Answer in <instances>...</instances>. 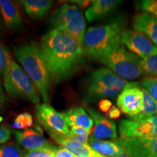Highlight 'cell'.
<instances>
[{"label": "cell", "mask_w": 157, "mask_h": 157, "mask_svg": "<svg viewBox=\"0 0 157 157\" xmlns=\"http://www.w3.org/2000/svg\"><path fill=\"white\" fill-rule=\"evenodd\" d=\"M0 157H25V152L14 143L0 144Z\"/></svg>", "instance_id": "obj_24"}, {"label": "cell", "mask_w": 157, "mask_h": 157, "mask_svg": "<svg viewBox=\"0 0 157 157\" xmlns=\"http://www.w3.org/2000/svg\"><path fill=\"white\" fill-rule=\"evenodd\" d=\"M54 157H76L75 155H74L72 153L68 151L64 148H59L57 147L56 154Z\"/></svg>", "instance_id": "obj_34"}, {"label": "cell", "mask_w": 157, "mask_h": 157, "mask_svg": "<svg viewBox=\"0 0 157 157\" xmlns=\"http://www.w3.org/2000/svg\"><path fill=\"white\" fill-rule=\"evenodd\" d=\"M41 50L52 79L61 82L73 74L83 62L84 47L62 31L51 30L43 36Z\"/></svg>", "instance_id": "obj_1"}, {"label": "cell", "mask_w": 157, "mask_h": 157, "mask_svg": "<svg viewBox=\"0 0 157 157\" xmlns=\"http://www.w3.org/2000/svg\"><path fill=\"white\" fill-rule=\"evenodd\" d=\"M121 113L120 109L113 105L109 111V112L106 113V117L109 119H116L120 117Z\"/></svg>", "instance_id": "obj_33"}, {"label": "cell", "mask_w": 157, "mask_h": 157, "mask_svg": "<svg viewBox=\"0 0 157 157\" xmlns=\"http://www.w3.org/2000/svg\"><path fill=\"white\" fill-rule=\"evenodd\" d=\"M121 138H153L157 137V115L142 120L123 119L119 122Z\"/></svg>", "instance_id": "obj_7"}, {"label": "cell", "mask_w": 157, "mask_h": 157, "mask_svg": "<svg viewBox=\"0 0 157 157\" xmlns=\"http://www.w3.org/2000/svg\"><path fill=\"white\" fill-rule=\"evenodd\" d=\"M63 115L69 127H81L92 132L94 122L90 116L82 108H73L63 113Z\"/></svg>", "instance_id": "obj_20"}, {"label": "cell", "mask_w": 157, "mask_h": 157, "mask_svg": "<svg viewBox=\"0 0 157 157\" xmlns=\"http://www.w3.org/2000/svg\"><path fill=\"white\" fill-rule=\"evenodd\" d=\"M1 30H2V15H1V12H0V33H1Z\"/></svg>", "instance_id": "obj_37"}, {"label": "cell", "mask_w": 157, "mask_h": 157, "mask_svg": "<svg viewBox=\"0 0 157 157\" xmlns=\"http://www.w3.org/2000/svg\"><path fill=\"white\" fill-rule=\"evenodd\" d=\"M99 60L123 79L134 80L143 74L140 59L122 44L103 55Z\"/></svg>", "instance_id": "obj_5"}, {"label": "cell", "mask_w": 157, "mask_h": 157, "mask_svg": "<svg viewBox=\"0 0 157 157\" xmlns=\"http://www.w3.org/2000/svg\"><path fill=\"white\" fill-rule=\"evenodd\" d=\"M117 140L125 150L127 157H157V137H120Z\"/></svg>", "instance_id": "obj_11"}, {"label": "cell", "mask_w": 157, "mask_h": 157, "mask_svg": "<svg viewBox=\"0 0 157 157\" xmlns=\"http://www.w3.org/2000/svg\"><path fill=\"white\" fill-rule=\"evenodd\" d=\"M125 31L126 21L122 16H118L106 24L90 27L84 37L85 55L99 60L103 55L121 44V36Z\"/></svg>", "instance_id": "obj_3"}, {"label": "cell", "mask_w": 157, "mask_h": 157, "mask_svg": "<svg viewBox=\"0 0 157 157\" xmlns=\"http://www.w3.org/2000/svg\"><path fill=\"white\" fill-rule=\"evenodd\" d=\"M0 12L5 26L10 31L23 27V21L16 5L10 0H0Z\"/></svg>", "instance_id": "obj_17"}, {"label": "cell", "mask_w": 157, "mask_h": 157, "mask_svg": "<svg viewBox=\"0 0 157 157\" xmlns=\"http://www.w3.org/2000/svg\"><path fill=\"white\" fill-rule=\"evenodd\" d=\"M52 30H58L75 39L84 47L86 34L85 19L78 7L66 3L54 12L50 18Z\"/></svg>", "instance_id": "obj_4"}, {"label": "cell", "mask_w": 157, "mask_h": 157, "mask_svg": "<svg viewBox=\"0 0 157 157\" xmlns=\"http://www.w3.org/2000/svg\"><path fill=\"white\" fill-rule=\"evenodd\" d=\"M13 61L9 49L0 42V77H5Z\"/></svg>", "instance_id": "obj_23"}, {"label": "cell", "mask_w": 157, "mask_h": 157, "mask_svg": "<svg viewBox=\"0 0 157 157\" xmlns=\"http://www.w3.org/2000/svg\"><path fill=\"white\" fill-rule=\"evenodd\" d=\"M33 125V118L29 113H23L15 117L13 127L18 129L28 128Z\"/></svg>", "instance_id": "obj_28"}, {"label": "cell", "mask_w": 157, "mask_h": 157, "mask_svg": "<svg viewBox=\"0 0 157 157\" xmlns=\"http://www.w3.org/2000/svg\"><path fill=\"white\" fill-rule=\"evenodd\" d=\"M90 147L100 154L109 157H127V154L122 146L115 140H97L89 139Z\"/></svg>", "instance_id": "obj_19"}, {"label": "cell", "mask_w": 157, "mask_h": 157, "mask_svg": "<svg viewBox=\"0 0 157 157\" xmlns=\"http://www.w3.org/2000/svg\"><path fill=\"white\" fill-rule=\"evenodd\" d=\"M132 82H127L115 74L108 68H101L95 70L88 78L86 86L103 87L123 90Z\"/></svg>", "instance_id": "obj_13"}, {"label": "cell", "mask_w": 157, "mask_h": 157, "mask_svg": "<svg viewBox=\"0 0 157 157\" xmlns=\"http://www.w3.org/2000/svg\"><path fill=\"white\" fill-rule=\"evenodd\" d=\"M70 131L71 135H80V136L89 137L90 134H91V132H90V131L87 130V129L83 128V127L77 126L71 127L70 129Z\"/></svg>", "instance_id": "obj_31"}, {"label": "cell", "mask_w": 157, "mask_h": 157, "mask_svg": "<svg viewBox=\"0 0 157 157\" xmlns=\"http://www.w3.org/2000/svg\"><path fill=\"white\" fill-rule=\"evenodd\" d=\"M74 3H76L77 5H78L79 6H81L82 7H86L87 6H88L89 5H91L93 1H74Z\"/></svg>", "instance_id": "obj_36"}, {"label": "cell", "mask_w": 157, "mask_h": 157, "mask_svg": "<svg viewBox=\"0 0 157 157\" xmlns=\"http://www.w3.org/2000/svg\"><path fill=\"white\" fill-rule=\"evenodd\" d=\"M96 157H107V156H103V155H102V154H99L98 156H96Z\"/></svg>", "instance_id": "obj_38"}, {"label": "cell", "mask_w": 157, "mask_h": 157, "mask_svg": "<svg viewBox=\"0 0 157 157\" xmlns=\"http://www.w3.org/2000/svg\"><path fill=\"white\" fill-rule=\"evenodd\" d=\"M98 105H99V109L102 112L108 113L111 108L112 107V103L108 99H103L100 101Z\"/></svg>", "instance_id": "obj_32"}, {"label": "cell", "mask_w": 157, "mask_h": 157, "mask_svg": "<svg viewBox=\"0 0 157 157\" xmlns=\"http://www.w3.org/2000/svg\"><path fill=\"white\" fill-rule=\"evenodd\" d=\"M143 74L149 76H157V53L141 59Z\"/></svg>", "instance_id": "obj_25"}, {"label": "cell", "mask_w": 157, "mask_h": 157, "mask_svg": "<svg viewBox=\"0 0 157 157\" xmlns=\"http://www.w3.org/2000/svg\"><path fill=\"white\" fill-rule=\"evenodd\" d=\"M7 103V98L0 82V111L2 110L6 106Z\"/></svg>", "instance_id": "obj_35"}, {"label": "cell", "mask_w": 157, "mask_h": 157, "mask_svg": "<svg viewBox=\"0 0 157 157\" xmlns=\"http://www.w3.org/2000/svg\"><path fill=\"white\" fill-rule=\"evenodd\" d=\"M12 130L7 125L0 124V144H4L11 137Z\"/></svg>", "instance_id": "obj_30"}, {"label": "cell", "mask_w": 157, "mask_h": 157, "mask_svg": "<svg viewBox=\"0 0 157 157\" xmlns=\"http://www.w3.org/2000/svg\"><path fill=\"white\" fill-rule=\"evenodd\" d=\"M143 89L157 101V76H148L141 82Z\"/></svg>", "instance_id": "obj_26"}, {"label": "cell", "mask_w": 157, "mask_h": 157, "mask_svg": "<svg viewBox=\"0 0 157 157\" xmlns=\"http://www.w3.org/2000/svg\"><path fill=\"white\" fill-rule=\"evenodd\" d=\"M19 2L23 6L29 17L33 19H41L47 15L53 2L50 0H23Z\"/></svg>", "instance_id": "obj_21"}, {"label": "cell", "mask_w": 157, "mask_h": 157, "mask_svg": "<svg viewBox=\"0 0 157 157\" xmlns=\"http://www.w3.org/2000/svg\"><path fill=\"white\" fill-rule=\"evenodd\" d=\"M57 147L41 149V150L28 151L25 152V157H54Z\"/></svg>", "instance_id": "obj_29"}, {"label": "cell", "mask_w": 157, "mask_h": 157, "mask_svg": "<svg viewBox=\"0 0 157 157\" xmlns=\"http://www.w3.org/2000/svg\"><path fill=\"white\" fill-rule=\"evenodd\" d=\"M4 78V87L7 93L13 97L24 98L39 105L40 94L25 71L13 61Z\"/></svg>", "instance_id": "obj_6"}, {"label": "cell", "mask_w": 157, "mask_h": 157, "mask_svg": "<svg viewBox=\"0 0 157 157\" xmlns=\"http://www.w3.org/2000/svg\"><path fill=\"white\" fill-rule=\"evenodd\" d=\"M142 89L143 93V107L141 112L138 115L134 117H130L132 119L142 120L150 118L154 116L157 115V101L153 98L149 94L147 93L146 90L143 88Z\"/></svg>", "instance_id": "obj_22"}, {"label": "cell", "mask_w": 157, "mask_h": 157, "mask_svg": "<svg viewBox=\"0 0 157 157\" xmlns=\"http://www.w3.org/2000/svg\"><path fill=\"white\" fill-rule=\"evenodd\" d=\"M117 104L120 111L130 117L138 115L143 107V93L137 82L124 88L117 98Z\"/></svg>", "instance_id": "obj_9"}, {"label": "cell", "mask_w": 157, "mask_h": 157, "mask_svg": "<svg viewBox=\"0 0 157 157\" xmlns=\"http://www.w3.org/2000/svg\"><path fill=\"white\" fill-rule=\"evenodd\" d=\"M86 110L94 122L90 138L97 140H103L104 139L115 140L118 139L117 127L112 120L109 119L90 107H86Z\"/></svg>", "instance_id": "obj_12"}, {"label": "cell", "mask_w": 157, "mask_h": 157, "mask_svg": "<svg viewBox=\"0 0 157 157\" xmlns=\"http://www.w3.org/2000/svg\"><path fill=\"white\" fill-rule=\"evenodd\" d=\"M36 118L44 129H50L64 136L69 137L71 131L63 113L48 103L36 105Z\"/></svg>", "instance_id": "obj_8"}, {"label": "cell", "mask_w": 157, "mask_h": 157, "mask_svg": "<svg viewBox=\"0 0 157 157\" xmlns=\"http://www.w3.org/2000/svg\"><path fill=\"white\" fill-rule=\"evenodd\" d=\"M17 61L38 90L44 103L49 102L52 75L41 48L30 43L15 48Z\"/></svg>", "instance_id": "obj_2"}, {"label": "cell", "mask_w": 157, "mask_h": 157, "mask_svg": "<svg viewBox=\"0 0 157 157\" xmlns=\"http://www.w3.org/2000/svg\"><path fill=\"white\" fill-rule=\"evenodd\" d=\"M12 132L18 144L28 151L41 150L52 147L42 133L35 129H27L23 131L13 130Z\"/></svg>", "instance_id": "obj_14"}, {"label": "cell", "mask_w": 157, "mask_h": 157, "mask_svg": "<svg viewBox=\"0 0 157 157\" xmlns=\"http://www.w3.org/2000/svg\"><path fill=\"white\" fill-rule=\"evenodd\" d=\"M135 31L145 34L157 46V18L147 13L137 14L132 21Z\"/></svg>", "instance_id": "obj_16"}, {"label": "cell", "mask_w": 157, "mask_h": 157, "mask_svg": "<svg viewBox=\"0 0 157 157\" xmlns=\"http://www.w3.org/2000/svg\"><path fill=\"white\" fill-rule=\"evenodd\" d=\"M121 42L129 51L143 59L157 53V46L142 33L135 30H126L121 36Z\"/></svg>", "instance_id": "obj_10"}, {"label": "cell", "mask_w": 157, "mask_h": 157, "mask_svg": "<svg viewBox=\"0 0 157 157\" xmlns=\"http://www.w3.org/2000/svg\"><path fill=\"white\" fill-rule=\"evenodd\" d=\"M45 129L57 143L75 155L76 157H96L99 154V153L94 151L89 144H80L56 131L50 129Z\"/></svg>", "instance_id": "obj_15"}, {"label": "cell", "mask_w": 157, "mask_h": 157, "mask_svg": "<svg viewBox=\"0 0 157 157\" xmlns=\"http://www.w3.org/2000/svg\"><path fill=\"white\" fill-rule=\"evenodd\" d=\"M136 8L157 18V0H142L136 3Z\"/></svg>", "instance_id": "obj_27"}, {"label": "cell", "mask_w": 157, "mask_h": 157, "mask_svg": "<svg viewBox=\"0 0 157 157\" xmlns=\"http://www.w3.org/2000/svg\"><path fill=\"white\" fill-rule=\"evenodd\" d=\"M122 2L120 0H96L93 1L85 12V17L88 22H93L112 12L118 5Z\"/></svg>", "instance_id": "obj_18"}]
</instances>
